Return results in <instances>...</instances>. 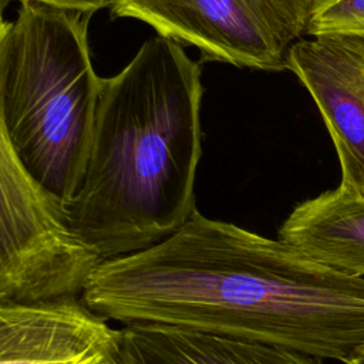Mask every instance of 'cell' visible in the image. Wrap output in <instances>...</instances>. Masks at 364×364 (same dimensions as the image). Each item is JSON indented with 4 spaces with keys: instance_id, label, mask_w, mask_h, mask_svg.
<instances>
[{
    "instance_id": "8992f818",
    "label": "cell",
    "mask_w": 364,
    "mask_h": 364,
    "mask_svg": "<svg viewBox=\"0 0 364 364\" xmlns=\"http://www.w3.org/2000/svg\"><path fill=\"white\" fill-rule=\"evenodd\" d=\"M289 70L323 117L338 156L340 183L364 195V38H301L289 53Z\"/></svg>"
},
{
    "instance_id": "277c9868",
    "label": "cell",
    "mask_w": 364,
    "mask_h": 364,
    "mask_svg": "<svg viewBox=\"0 0 364 364\" xmlns=\"http://www.w3.org/2000/svg\"><path fill=\"white\" fill-rule=\"evenodd\" d=\"M0 304L81 297L102 263L0 138Z\"/></svg>"
},
{
    "instance_id": "9c48e42d",
    "label": "cell",
    "mask_w": 364,
    "mask_h": 364,
    "mask_svg": "<svg viewBox=\"0 0 364 364\" xmlns=\"http://www.w3.org/2000/svg\"><path fill=\"white\" fill-rule=\"evenodd\" d=\"M279 239L336 270L364 277V195L338 185L300 202Z\"/></svg>"
},
{
    "instance_id": "5b68a950",
    "label": "cell",
    "mask_w": 364,
    "mask_h": 364,
    "mask_svg": "<svg viewBox=\"0 0 364 364\" xmlns=\"http://www.w3.org/2000/svg\"><path fill=\"white\" fill-rule=\"evenodd\" d=\"M318 0H111L115 17L141 20L158 36L195 46L202 61L289 70Z\"/></svg>"
},
{
    "instance_id": "ba28073f",
    "label": "cell",
    "mask_w": 364,
    "mask_h": 364,
    "mask_svg": "<svg viewBox=\"0 0 364 364\" xmlns=\"http://www.w3.org/2000/svg\"><path fill=\"white\" fill-rule=\"evenodd\" d=\"M118 364H323V358L260 341L131 323L121 328Z\"/></svg>"
},
{
    "instance_id": "7c38bea8",
    "label": "cell",
    "mask_w": 364,
    "mask_h": 364,
    "mask_svg": "<svg viewBox=\"0 0 364 364\" xmlns=\"http://www.w3.org/2000/svg\"><path fill=\"white\" fill-rule=\"evenodd\" d=\"M346 364H364V348L357 351Z\"/></svg>"
},
{
    "instance_id": "3957f363",
    "label": "cell",
    "mask_w": 364,
    "mask_h": 364,
    "mask_svg": "<svg viewBox=\"0 0 364 364\" xmlns=\"http://www.w3.org/2000/svg\"><path fill=\"white\" fill-rule=\"evenodd\" d=\"M92 13L20 3L0 34V138L64 212L84 179L102 87L87 27Z\"/></svg>"
},
{
    "instance_id": "8fae6325",
    "label": "cell",
    "mask_w": 364,
    "mask_h": 364,
    "mask_svg": "<svg viewBox=\"0 0 364 364\" xmlns=\"http://www.w3.org/2000/svg\"><path fill=\"white\" fill-rule=\"evenodd\" d=\"M13 0H1V7H6V4ZM20 3L23 1H37V3H46L57 7H64V9H73V10H80L85 13H94L102 7H109L111 0H17Z\"/></svg>"
},
{
    "instance_id": "52a82bcc",
    "label": "cell",
    "mask_w": 364,
    "mask_h": 364,
    "mask_svg": "<svg viewBox=\"0 0 364 364\" xmlns=\"http://www.w3.org/2000/svg\"><path fill=\"white\" fill-rule=\"evenodd\" d=\"M121 330L80 297L0 304V364H118Z\"/></svg>"
},
{
    "instance_id": "7a4b0ae2",
    "label": "cell",
    "mask_w": 364,
    "mask_h": 364,
    "mask_svg": "<svg viewBox=\"0 0 364 364\" xmlns=\"http://www.w3.org/2000/svg\"><path fill=\"white\" fill-rule=\"evenodd\" d=\"M200 65L156 36L102 78L87 168L64 218L101 260L149 249L195 212Z\"/></svg>"
},
{
    "instance_id": "6da1fadb",
    "label": "cell",
    "mask_w": 364,
    "mask_h": 364,
    "mask_svg": "<svg viewBox=\"0 0 364 364\" xmlns=\"http://www.w3.org/2000/svg\"><path fill=\"white\" fill-rule=\"evenodd\" d=\"M94 313L260 341L347 363L364 348V277L195 209L142 252L104 260L81 294Z\"/></svg>"
},
{
    "instance_id": "30bf717a",
    "label": "cell",
    "mask_w": 364,
    "mask_h": 364,
    "mask_svg": "<svg viewBox=\"0 0 364 364\" xmlns=\"http://www.w3.org/2000/svg\"><path fill=\"white\" fill-rule=\"evenodd\" d=\"M326 34L364 38V0H318L307 36Z\"/></svg>"
}]
</instances>
